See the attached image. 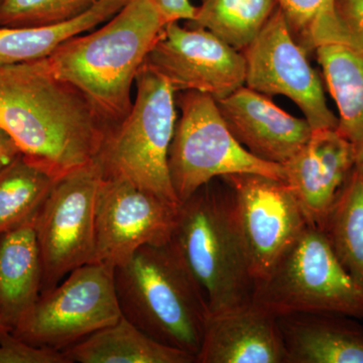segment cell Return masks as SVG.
<instances>
[{"mask_svg":"<svg viewBox=\"0 0 363 363\" xmlns=\"http://www.w3.org/2000/svg\"><path fill=\"white\" fill-rule=\"evenodd\" d=\"M291 35L306 52L319 45L339 43L341 26L335 0H276Z\"/></svg>","mask_w":363,"mask_h":363,"instance_id":"cell-25","label":"cell"},{"mask_svg":"<svg viewBox=\"0 0 363 363\" xmlns=\"http://www.w3.org/2000/svg\"><path fill=\"white\" fill-rule=\"evenodd\" d=\"M167 23L150 0H130L101 28L65 40L48 60L109 130L130 112L136 76Z\"/></svg>","mask_w":363,"mask_h":363,"instance_id":"cell-2","label":"cell"},{"mask_svg":"<svg viewBox=\"0 0 363 363\" xmlns=\"http://www.w3.org/2000/svg\"><path fill=\"white\" fill-rule=\"evenodd\" d=\"M288 363H363V325L326 312L277 316Z\"/></svg>","mask_w":363,"mask_h":363,"instance_id":"cell-17","label":"cell"},{"mask_svg":"<svg viewBox=\"0 0 363 363\" xmlns=\"http://www.w3.org/2000/svg\"><path fill=\"white\" fill-rule=\"evenodd\" d=\"M121 315L157 342L197 358L210 311L206 296L169 241L138 248L114 267Z\"/></svg>","mask_w":363,"mask_h":363,"instance_id":"cell-3","label":"cell"},{"mask_svg":"<svg viewBox=\"0 0 363 363\" xmlns=\"http://www.w3.org/2000/svg\"><path fill=\"white\" fill-rule=\"evenodd\" d=\"M176 102L181 116L169 145V173L179 202L209 182L234 174L286 181L284 166L257 159L234 138L211 95L184 91Z\"/></svg>","mask_w":363,"mask_h":363,"instance_id":"cell-7","label":"cell"},{"mask_svg":"<svg viewBox=\"0 0 363 363\" xmlns=\"http://www.w3.org/2000/svg\"><path fill=\"white\" fill-rule=\"evenodd\" d=\"M4 327H6V326H4V325L2 324L1 322H0V328H4Z\"/></svg>","mask_w":363,"mask_h":363,"instance_id":"cell-32","label":"cell"},{"mask_svg":"<svg viewBox=\"0 0 363 363\" xmlns=\"http://www.w3.org/2000/svg\"><path fill=\"white\" fill-rule=\"evenodd\" d=\"M216 102L231 135L262 161L283 166L311 138L313 130L306 118L291 116L247 86Z\"/></svg>","mask_w":363,"mask_h":363,"instance_id":"cell-14","label":"cell"},{"mask_svg":"<svg viewBox=\"0 0 363 363\" xmlns=\"http://www.w3.org/2000/svg\"><path fill=\"white\" fill-rule=\"evenodd\" d=\"M197 363H288L276 315L253 301L210 314Z\"/></svg>","mask_w":363,"mask_h":363,"instance_id":"cell-16","label":"cell"},{"mask_svg":"<svg viewBox=\"0 0 363 363\" xmlns=\"http://www.w3.org/2000/svg\"><path fill=\"white\" fill-rule=\"evenodd\" d=\"M0 126L57 179L94 162L108 131L48 58L0 66Z\"/></svg>","mask_w":363,"mask_h":363,"instance_id":"cell-1","label":"cell"},{"mask_svg":"<svg viewBox=\"0 0 363 363\" xmlns=\"http://www.w3.org/2000/svg\"><path fill=\"white\" fill-rule=\"evenodd\" d=\"M21 154L20 147L9 133L0 126V171Z\"/></svg>","mask_w":363,"mask_h":363,"instance_id":"cell-30","label":"cell"},{"mask_svg":"<svg viewBox=\"0 0 363 363\" xmlns=\"http://www.w3.org/2000/svg\"><path fill=\"white\" fill-rule=\"evenodd\" d=\"M121 316L114 267L89 262L40 294L11 332L30 345L64 351Z\"/></svg>","mask_w":363,"mask_h":363,"instance_id":"cell-8","label":"cell"},{"mask_svg":"<svg viewBox=\"0 0 363 363\" xmlns=\"http://www.w3.org/2000/svg\"><path fill=\"white\" fill-rule=\"evenodd\" d=\"M242 52L245 86L269 97L281 95L292 100L313 130L337 128L338 117L327 104L321 80L308 52L291 35L279 6Z\"/></svg>","mask_w":363,"mask_h":363,"instance_id":"cell-10","label":"cell"},{"mask_svg":"<svg viewBox=\"0 0 363 363\" xmlns=\"http://www.w3.org/2000/svg\"><path fill=\"white\" fill-rule=\"evenodd\" d=\"M276 0H200L190 28H205L242 52L274 11Z\"/></svg>","mask_w":363,"mask_h":363,"instance_id":"cell-23","label":"cell"},{"mask_svg":"<svg viewBox=\"0 0 363 363\" xmlns=\"http://www.w3.org/2000/svg\"><path fill=\"white\" fill-rule=\"evenodd\" d=\"M357 147L337 128L312 131L307 145L288 162L290 186L310 225L323 228L334 202L354 169Z\"/></svg>","mask_w":363,"mask_h":363,"instance_id":"cell-15","label":"cell"},{"mask_svg":"<svg viewBox=\"0 0 363 363\" xmlns=\"http://www.w3.org/2000/svg\"><path fill=\"white\" fill-rule=\"evenodd\" d=\"M35 221L0 235V322L11 331L30 311L42 289Z\"/></svg>","mask_w":363,"mask_h":363,"instance_id":"cell-18","label":"cell"},{"mask_svg":"<svg viewBox=\"0 0 363 363\" xmlns=\"http://www.w3.org/2000/svg\"><path fill=\"white\" fill-rule=\"evenodd\" d=\"M145 65L166 79L175 92L198 91L215 99L245 85L247 61L243 52L205 28L164 26Z\"/></svg>","mask_w":363,"mask_h":363,"instance_id":"cell-13","label":"cell"},{"mask_svg":"<svg viewBox=\"0 0 363 363\" xmlns=\"http://www.w3.org/2000/svg\"><path fill=\"white\" fill-rule=\"evenodd\" d=\"M322 230L336 257L363 286V177L353 169Z\"/></svg>","mask_w":363,"mask_h":363,"instance_id":"cell-24","label":"cell"},{"mask_svg":"<svg viewBox=\"0 0 363 363\" xmlns=\"http://www.w3.org/2000/svg\"><path fill=\"white\" fill-rule=\"evenodd\" d=\"M179 203L116 177H102L95 205L92 262L116 267L143 245L168 243Z\"/></svg>","mask_w":363,"mask_h":363,"instance_id":"cell-11","label":"cell"},{"mask_svg":"<svg viewBox=\"0 0 363 363\" xmlns=\"http://www.w3.org/2000/svg\"><path fill=\"white\" fill-rule=\"evenodd\" d=\"M0 363H70L62 351L25 342L4 327L0 328Z\"/></svg>","mask_w":363,"mask_h":363,"instance_id":"cell-27","label":"cell"},{"mask_svg":"<svg viewBox=\"0 0 363 363\" xmlns=\"http://www.w3.org/2000/svg\"><path fill=\"white\" fill-rule=\"evenodd\" d=\"M253 302L276 316L326 312L363 320V286L344 269L324 231L310 224L255 285Z\"/></svg>","mask_w":363,"mask_h":363,"instance_id":"cell-6","label":"cell"},{"mask_svg":"<svg viewBox=\"0 0 363 363\" xmlns=\"http://www.w3.org/2000/svg\"><path fill=\"white\" fill-rule=\"evenodd\" d=\"M168 23L190 21L195 16L196 6L190 0H150Z\"/></svg>","mask_w":363,"mask_h":363,"instance_id":"cell-29","label":"cell"},{"mask_svg":"<svg viewBox=\"0 0 363 363\" xmlns=\"http://www.w3.org/2000/svg\"><path fill=\"white\" fill-rule=\"evenodd\" d=\"M136 96L128 116L107 131L96 157L102 177L179 202L169 173V150L178 121L176 92L162 75L143 65L135 79Z\"/></svg>","mask_w":363,"mask_h":363,"instance_id":"cell-5","label":"cell"},{"mask_svg":"<svg viewBox=\"0 0 363 363\" xmlns=\"http://www.w3.org/2000/svg\"><path fill=\"white\" fill-rule=\"evenodd\" d=\"M57 180L23 154L0 171V235L35 221Z\"/></svg>","mask_w":363,"mask_h":363,"instance_id":"cell-22","label":"cell"},{"mask_svg":"<svg viewBox=\"0 0 363 363\" xmlns=\"http://www.w3.org/2000/svg\"><path fill=\"white\" fill-rule=\"evenodd\" d=\"M101 178L96 161L72 171L56 181L40 208L35 221L42 262L40 294L92 262L95 205Z\"/></svg>","mask_w":363,"mask_h":363,"instance_id":"cell-9","label":"cell"},{"mask_svg":"<svg viewBox=\"0 0 363 363\" xmlns=\"http://www.w3.org/2000/svg\"><path fill=\"white\" fill-rule=\"evenodd\" d=\"M99 0H0V28H42L82 16Z\"/></svg>","mask_w":363,"mask_h":363,"instance_id":"cell-26","label":"cell"},{"mask_svg":"<svg viewBox=\"0 0 363 363\" xmlns=\"http://www.w3.org/2000/svg\"><path fill=\"white\" fill-rule=\"evenodd\" d=\"M62 352L70 363H197L194 355L157 342L123 316Z\"/></svg>","mask_w":363,"mask_h":363,"instance_id":"cell-19","label":"cell"},{"mask_svg":"<svg viewBox=\"0 0 363 363\" xmlns=\"http://www.w3.org/2000/svg\"><path fill=\"white\" fill-rule=\"evenodd\" d=\"M354 168L357 169L363 177V143H360V145L357 147Z\"/></svg>","mask_w":363,"mask_h":363,"instance_id":"cell-31","label":"cell"},{"mask_svg":"<svg viewBox=\"0 0 363 363\" xmlns=\"http://www.w3.org/2000/svg\"><path fill=\"white\" fill-rule=\"evenodd\" d=\"M335 11L341 26V40L363 49V0H335Z\"/></svg>","mask_w":363,"mask_h":363,"instance_id":"cell-28","label":"cell"},{"mask_svg":"<svg viewBox=\"0 0 363 363\" xmlns=\"http://www.w3.org/2000/svg\"><path fill=\"white\" fill-rule=\"evenodd\" d=\"M211 182L179 203L171 243L206 296L210 314L253 301L255 281L230 189Z\"/></svg>","mask_w":363,"mask_h":363,"instance_id":"cell-4","label":"cell"},{"mask_svg":"<svg viewBox=\"0 0 363 363\" xmlns=\"http://www.w3.org/2000/svg\"><path fill=\"white\" fill-rule=\"evenodd\" d=\"M315 52L337 105V130L357 147L363 143V49L329 43L319 45Z\"/></svg>","mask_w":363,"mask_h":363,"instance_id":"cell-20","label":"cell"},{"mask_svg":"<svg viewBox=\"0 0 363 363\" xmlns=\"http://www.w3.org/2000/svg\"><path fill=\"white\" fill-rule=\"evenodd\" d=\"M219 179L233 193L257 285L269 276L309 223L286 181L257 174Z\"/></svg>","mask_w":363,"mask_h":363,"instance_id":"cell-12","label":"cell"},{"mask_svg":"<svg viewBox=\"0 0 363 363\" xmlns=\"http://www.w3.org/2000/svg\"><path fill=\"white\" fill-rule=\"evenodd\" d=\"M130 0H99L82 16L42 28H0V66L48 58L72 37L89 32L111 20Z\"/></svg>","mask_w":363,"mask_h":363,"instance_id":"cell-21","label":"cell"}]
</instances>
